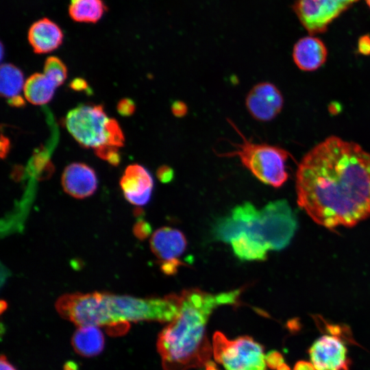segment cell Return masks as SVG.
Here are the masks:
<instances>
[{
  "instance_id": "cell-4",
  "label": "cell",
  "mask_w": 370,
  "mask_h": 370,
  "mask_svg": "<svg viewBox=\"0 0 370 370\" xmlns=\"http://www.w3.org/2000/svg\"><path fill=\"white\" fill-rule=\"evenodd\" d=\"M230 124L242 138L238 143H232L231 151L219 153L221 157H237L242 164L258 180L273 187H280L288 179L286 161L289 153L284 149L265 143H256L239 131L234 123Z\"/></svg>"
},
{
  "instance_id": "cell-7",
  "label": "cell",
  "mask_w": 370,
  "mask_h": 370,
  "mask_svg": "<svg viewBox=\"0 0 370 370\" xmlns=\"http://www.w3.org/2000/svg\"><path fill=\"white\" fill-rule=\"evenodd\" d=\"M56 308L62 318L79 327L112 323L105 293L65 294L56 301Z\"/></svg>"
},
{
  "instance_id": "cell-34",
  "label": "cell",
  "mask_w": 370,
  "mask_h": 370,
  "mask_svg": "<svg viewBox=\"0 0 370 370\" xmlns=\"http://www.w3.org/2000/svg\"><path fill=\"white\" fill-rule=\"evenodd\" d=\"M0 369L1 370H16L14 367L8 360L6 356L1 355L0 358Z\"/></svg>"
},
{
  "instance_id": "cell-22",
  "label": "cell",
  "mask_w": 370,
  "mask_h": 370,
  "mask_svg": "<svg viewBox=\"0 0 370 370\" xmlns=\"http://www.w3.org/2000/svg\"><path fill=\"white\" fill-rule=\"evenodd\" d=\"M95 154L100 158L108 161L113 166H117L121 162L119 147L111 145H103L95 149Z\"/></svg>"
},
{
  "instance_id": "cell-35",
  "label": "cell",
  "mask_w": 370,
  "mask_h": 370,
  "mask_svg": "<svg viewBox=\"0 0 370 370\" xmlns=\"http://www.w3.org/2000/svg\"><path fill=\"white\" fill-rule=\"evenodd\" d=\"M79 367L76 362L73 360H68L66 361L64 366H63V370H78Z\"/></svg>"
},
{
  "instance_id": "cell-18",
  "label": "cell",
  "mask_w": 370,
  "mask_h": 370,
  "mask_svg": "<svg viewBox=\"0 0 370 370\" xmlns=\"http://www.w3.org/2000/svg\"><path fill=\"white\" fill-rule=\"evenodd\" d=\"M57 87L43 73H34L25 82L23 92L25 99L34 105L48 103L53 97Z\"/></svg>"
},
{
  "instance_id": "cell-15",
  "label": "cell",
  "mask_w": 370,
  "mask_h": 370,
  "mask_svg": "<svg viewBox=\"0 0 370 370\" xmlns=\"http://www.w3.org/2000/svg\"><path fill=\"white\" fill-rule=\"evenodd\" d=\"M27 38L36 53H47L62 45L63 33L55 22L44 17L32 24L28 30Z\"/></svg>"
},
{
  "instance_id": "cell-23",
  "label": "cell",
  "mask_w": 370,
  "mask_h": 370,
  "mask_svg": "<svg viewBox=\"0 0 370 370\" xmlns=\"http://www.w3.org/2000/svg\"><path fill=\"white\" fill-rule=\"evenodd\" d=\"M116 110L120 115L123 116H130L134 113L136 105L131 99L123 98L118 102Z\"/></svg>"
},
{
  "instance_id": "cell-31",
  "label": "cell",
  "mask_w": 370,
  "mask_h": 370,
  "mask_svg": "<svg viewBox=\"0 0 370 370\" xmlns=\"http://www.w3.org/2000/svg\"><path fill=\"white\" fill-rule=\"evenodd\" d=\"M10 140L4 136L3 134L1 136V157L4 158L6 157L8 153L10 151Z\"/></svg>"
},
{
  "instance_id": "cell-13",
  "label": "cell",
  "mask_w": 370,
  "mask_h": 370,
  "mask_svg": "<svg viewBox=\"0 0 370 370\" xmlns=\"http://www.w3.org/2000/svg\"><path fill=\"white\" fill-rule=\"evenodd\" d=\"M125 199L135 206H145L151 199L153 180L149 171L138 164L125 169L120 180Z\"/></svg>"
},
{
  "instance_id": "cell-28",
  "label": "cell",
  "mask_w": 370,
  "mask_h": 370,
  "mask_svg": "<svg viewBox=\"0 0 370 370\" xmlns=\"http://www.w3.org/2000/svg\"><path fill=\"white\" fill-rule=\"evenodd\" d=\"M156 175L162 182L168 183L173 180L174 171L171 166L164 164L158 167Z\"/></svg>"
},
{
  "instance_id": "cell-33",
  "label": "cell",
  "mask_w": 370,
  "mask_h": 370,
  "mask_svg": "<svg viewBox=\"0 0 370 370\" xmlns=\"http://www.w3.org/2000/svg\"><path fill=\"white\" fill-rule=\"evenodd\" d=\"M293 370H316L311 362L301 360L297 362Z\"/></svg>"
},
{
  "instance_id": "cell-17",
  "label": "cell",
  "mask_w": 370,
  "mask_h": 370,
  "mask_svg": "<svg viewBox=\"0 0 370 370\" xmlns=\"http://www.w3.org/2000/svg\"><path fill=\"white\" fill-rule=\"evenodd\" d=\"M104 343L103 334L97 326L79 327L71 338L74 350L84 357L99 354L103 349Z\"/></svg>"
},
{
  "instance_id": "cell-19",
  "label": "cell",
  "mask_w": 370,
  "mask_h": 370,
  "mask_svg": "<svg viewBox=\"0 0 370 370\" xmlns=\"http://www.w3.org/2000/svg\"><path fill=\"white\" fill-rule=\"evenodd\" d=\"M107 10L103 0H71L68 12L71 18L75 22L95 23Z\"/></svg>"
},
{
  "instance_id": "cell-39",
  "label": "cell",
  "mask_w": 370,
  "mask_h": 370,
  "mask_svg": "<svg viewBox=\"0 0 370 370\" xmlns=\"http://www.w3.org/2000/svg\"><path fill=\"white\" fill-rule=\"evenodd\" d=\"M366 2H367V4L368 5V6L370 8V0H365Z\"/></svg>"
},
{
  "instance_id": "cell-8",
  "label": "cell",
  "mask_w": 370,
  "mask_h": 370,
  "mask_svg": "<svg viewBox=\"0 0 370 370\" xmlns=\"http://www.w3.org/2000/svg\"><path fill=\"white\" fill-rule=\"evenodd\" d=\"M110 119L103 106L81 104L67 113L64 123L69 132L80 145L95 149L108 145Z\"/></svg>"
},
{
  "instance_id": "cell-6",
  "label": "cell",
  "mask_w": 370,
  "mask_h": 370,
  "mask_svg": "<svg viewBox=\"0 0 370 370\" xmlns=\"http://www.w3.org/2000/svg\"><path fill=\"white\" fill-rule=\"evenodd\" d=\"M215 360L225 370H266L264 347L248 336L229 340L222 332L213 335Z\"/></svg>"
},
{
  "instance_id": "cell-21",
  "label": "cell",
  "mask_w": 370,
  "mask_h": 370,
  "mask_svg": "<svg viewBox=\"0 0 370 370\" xmlns=\"http://www.w3.org/2000/svg\"><path fill=\"white\" fill-rule=\"evenodd\" d=\"M44 74L58 87L66 79L67 68L59 58L50 56L45 62Z\"/></svg>"
},
{
  "instance_id": "cell-25",
  "label": "cell",
  "mask_w": 370,
  "mask_h": 370,
  "mask_svg": "<svg viewBox=\"0 0 370 370\" xmlns=\"http://www.w3.org/2000/svg\"><path fill=\"white\" fill-rule=\"evenodd\" d=\"M267 365L271 369L277 370L278 368L284 363V358L282 354L277 351H271L265 356Z\"/></svg>"
},
{
  "instance_id": "cell-30",
  "label": "cell",
  "mask_w": 370,
  "mask_h": 370,
  "mask_svg": "<svg viewBox=\"0 0 370 370\" xmlns=\"http://www.w3.org/2000/svg\"><path fill=\"white\" fill-rule=\"evenodd\" d=\"M358 50L365 55L370 54V36L365 35L361 36L358 40Z\"/></svg>"
},
{
  "instance_id": "cell-5",
  "label": "cell",
  "mask_w": 370,
  "mask_h": 370,
  "mask_svg": "<svg viewBox=\"0 0 370 370\" xmlns=\"http://www.w3.org/2000/svg\"><path fill=\"white\" fill-rule=\"evenodd\" d=\"M106 297L112 323L143 321L170 323L176 318L180 310V294L138 298L106 293Z\"/></svg>"
},
{
  "instance_id": "cell-27",
  "label": "cell",
  "mask_w": 370,
  "mask_h": 370,
  "mask_svg": "<svg viewBox=\"0 0 370 370\" xmlns=\"http://www.w3.org/2000/svg\"><path fill=\"white\" fill-rule=\"evenodd\" d=\"M171 111L174 116L182 118L187 114L188 108L184 101L176 100L171 103Z\"/></svg>"
},
{
  "instance_id": "cell-38",
  "label": "cell",
  "mask_w": 370,
  "mask_h": 370,
  "mask_svg": "<svg viewBox=\"0 0 370 370\" xmlns=\"http://www.w3.org/2000/svg\"><path fill=\"white\" fill-rule=\"evenodd\" d=\"M277 370H291L290 367L285 363L280 365Z\"/></svg>"
},
{
  "instance_id": "cell-24",
  "label": "cell",
  "mask_w": 370,
  "mask_h": 370,
  "mask_svg": "<svg viewBox=\"0 0 370 370\" xmlns=\"http://www.w3.org/2000/svg\"><path fill=\"white\" fill-rule=\"evenodd\" d=\"M133 232L138 239L143 240L147 238L151 233V227L147 222L139 220L134 225Z\"/></svg>"
},
{
  "instance_id": "cell-37",
  "label": "cell",
  "mask_w": 370,
  "mask_h": 370,
  "mask_svg": "<svg viewBox=\"0 0 370 370\" xmlns=\"http://www.w3.org/2000/svg\"><path fill=\"white\" fill-rule=\"evenodd\" d=\"M8 307L7 302L4 300H1L0 303V312L1 313H3L4 310H6Z\"/></svg>"
},
{
  "instance_id": "cell-26",
  "label": "cell",
  "mask_w": 370,
  "mask_h": 370,
  "mask_svg": "<svg viewBox=\"0 0 370 370\" xmlns=\"http://www.w3.org/2000/svg\"><path fill=\"white\" fill-rule=\"evenodd\" d=\"M130 328L127 321H118L107 325V332L112 336H118L125 334Z\"/></svg>"
},
{
  "instance_id": "cell-2",
  "label": "cell",
  "mask_w": 370,
  "mask_h": 370,
  "mask_svg": "<svg viewBox=\"0 0 370 370\" xmlns=\"http://www.w3.org/2000/svg\"><path fill=\"white\" fill-rule=\"evenodd\" d=\"M241 289L217 295L198 288L184 290L176 318L159 334L157 349L164 370L201 368L213 352L206 334V323L214 308L237 304Z\"/></svg>"
},
{
  "instance_id": "cell-10",
  "label": "cell",
  "mask_w": 370,
  "mask_h": 370,
  "mask_svg": "<svg viewBox=\"0 0 370 370\" xmlns=\"http://www.w3.org/2000/svg\"><path fill=\"white\" fill-rule=\"evenodd\" d=\"M186 245L184 234L169 227L158 229L150 239L151 251L161 260L162 271L169 275L174 273L181 265L178 258L184 252Z\"/></svg>"
},
{
  "instance_id": "cell-32",
  "label": "cell",
  "mask_w": 370,
  "mask_h": 370,
  "mask_svg": "<svg viewBox=\"0 0 370 370\" xmlns=\"http://www.w3.org/2000/svg\"><path fill=\"white\" fill-rule=\"evenodd\" d=\"M8 103L10 106L12 107H23L25 106V102L22 97L19 95L8 98Z\"/></svg>"
},
{
  "instance_id": "cell-29",
  "label": "cell",
  "mask_w": 370,
  "mask_h": 370,
  "mask_svg": "<svg viewBox=\"0 0 370 370\" xmlns=\"http://www.w3.org/2000/svg\"><path fill=\"white\" fill-rule=\"evenodd\" d=\"M69 86L71 87V89L75 91L85 90L88 92V83L85 79L82 78H79V77L75 78L71 82Z\"/></svg>"
},
{
  "instance_id": "cell-1",
  "label": "cell",
  "mask_w": 370,
  "mask_h": 370,
  "mask_svg": "<svg viewBox=\"0 0 370 370\" xmlns=\"http://www.w3.org/2000/svg\"><path fill=\"white\" fill-rule=\"evenodd\" d=\"M297 203L317 223L353 226L370 215V153L330 136L302 158L296 173Z\"/></svg>"
},
{
  "instance_id": "cell-36",
  "label": "cell",
  "mask_w": 370,
  "mask_h": 370,
  "mask_svg": "<svg viewBox=\"0 0 370 370\" xmlns=\"http://www.w3.org/2000/svg\"><path fill=\"white\" fill-rule=\"evenodd\" d=\"M204 370H220V369L217 367V365L214 362L209 360L204 365Z\"/></svg>"
},
{
  "instance_id": "cell-12",
  "label": "cell",
  "mask_w": 370,
  "mask_h": 370,
  "mask_svg": "<svg viewBox=\"0 0 370 370\" xmlns=\"http://www.w3.org/2000/svg\"><path fill=\"white\" fill-rule=\"evenodd\" d=\"M316 370H349L350 360L343 341L332 335L318 338L308 350Z\"/></svg>"
},
{
  "instance_id": "cell-9",
  "label": "cell",
  "mask_w": 370,
  "mask_h": 370,
  "mask_svg": "<svg viewBox=\"0 0 370 370\" xmlns=\"http://www.w3.org/2000/svg\"><path fill=\"white\" fill-rule=\"evenodd\" d=\"M358 0H296L293 10L311 34L325 32L341 14Z\"/></svg>"
},
{
  "instance_id": "cell-3",
  "label": "cell",
  "mask_w": 370,
  "mask_h": 370,
  "mask_svg": "<svg viewBox=\"0 0 370 370\" xmlns=\"http://www.w3.org/2000/svg\"><path fill=\"white\" fill-rule=\"evenodd\" d=\"M243 217L239 234H244L267 252L286 247L297 227L296 217L286 200L271 201L260 210L249 204L244 208Z\"/></svg>"
},
{
  "instance_id": "cell-14",
  "label": "cell",
  "mask_w": 370,
  "mask_h": 370,
  "mask_svg": "<svg viewBox=\"0 0 370 370\" xmlns=\"http://www.w3.org/2000/svg\"><path fill=\"white\" fill-rule=\"evenodd\" d=\"M62 185L69 195L84 199L96 191L98 180L90 166L82 162H73L64 169L62 175Z\"/></svg>"
},
{
  "instance_id": "cell-20",
  "label": "cell",
  "mask_w": 370,
  "mask_h": 370,
  "mask_svg": "<svg viewBox=\"0 0 370 370\" xmlns=\"http://www.w3.org/2000/svg\"><path fill=\"white\" fill-rule=\"evenodd\" d=\"M23 72L12 64H3L0 72V92L4 97L10 98L18 95L23 88Z\"/></svg>"
},
{
  "instance_id": "cell-16",
  "label": "cell",
  "mask_w": 370,
  "mask_h": 370,
  "mask_svg": "<svg viewBox=\"0 0 370 370\" xmlns=\"http://www.w3.org/2000/svg\"><path fill=\"white\" fill-rule=\"evenodd\" d=\"M328 50L319 38L306 36L294 45L293 58L297 66L306 71L320 68L326 61Z\"/></svg>"
},
{
  "instance_id": "cell-11",
  "label": "cell",
  "mask_w": 370,
  "mask_h": 370,
  "mask_svg": "<svg viewBox=\"0 0 370 370\" xmlns=\"http://www.w3.org/2000/svg\"><path fill=\"white\" fill-rule=\"evenodd\" d=\"M245 103L247 110L253 119L267 122L280 113L284 106V98L275 85L269 82H262L250 89Z\"/></svg>"
}]
</instances>
